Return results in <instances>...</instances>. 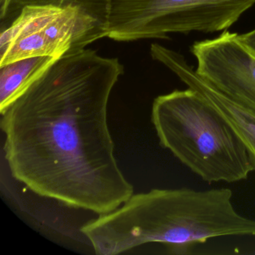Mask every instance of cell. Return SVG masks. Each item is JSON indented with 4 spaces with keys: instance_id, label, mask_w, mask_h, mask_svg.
Returning a JSON list of instances; mask_svg holds the SVG:
<instances>
[{
    "instance_id": "277c9868",
    "label": "cell",
    "mask_w": 255,
    "mask_h": 255,
    "mask_svg": "<svg viewBox=\"0 0 255 255\" xmlns=\"http://www.w3.org/2000/svg\"><path fill=\"white\" fill-rule=\"evenodd\" d=\"M110 0H0V65L59 59L108 38Z\"/></svg>"
},
{
    "instance_id": "52a82bcc",
    "label": "cell",
    "mask_w": 255,
    "mask_h": 255,
    "mask_svg": "<svg viewBox=\"0 0 255 255\" xmlns=\"http://www.w3.org/2000/svg\"><path fill=\"white\" fill-rule=\"evenodd\" d=\"M155 59L174 73L188 88L204 97L228 121L244 144L255 171V110L227 96L201 77L180 53L161 47L155 53Z\"/></svg>"
},
{
    "instance_id": "7a4b0ae2",
    "label": "cell",
    "mask_w": 255,
    "mask_h": 255,
    "mask_svg": "<svg viewBox=\"0 0 255 255\" xmlns=\"http://www.w3.org/2000/svg\"><path fill=\"white\" fill-rule=\"evenodd\" d=\"M228 188L153 189L133 194L80 231L98 255H119L147 243L177 253L216 237H255V220L238 213Z\"/></svg>"
},
{
    "instance_id": "6da1fadb",
    "label": "cell",
    "mask_w": 255,
    "mask_h": 255,
    "mask_svg": "<svg viewBox=\"0 0 255 255\" xmlns=\"http://www.w3.org/2000/svg\"><path fill=\"white\" fill-rule=\"evenodd\" d=\"M124 66L84 50L56 59L0 109L12 177L38 196L106 214L134 194L110 132V95Z\"/></svg>"
},
{
    "instance_id": "ba28073f",
    "label": "cell",
    "mask_w": 255,
    "mask_h": 255,
    "mask_svg": "<svg viewBox=\"0 0 255 255\" xmlns=\"http://www.w3.org/2000/svg\"><path fill=\"white\" fill-rule=\"evenodd\" d=\"M56 59L50 56H32L0 65V109L33 83Z\"/></svg>"
},
{
    "instance_id": "9c48e42d",
    "label": "cell",
    "mask_w": 255,
    "mask_h": 255,
    "mask_svg": "<svg viewBox=\"0 0 255 255\" xmlns=\"http://www.w3.org/2000/svg\"><path fill=\"white\" fill-rule=\"evenodd\" d=\"M239 42L255 58V29L243 35H237Z\"/></svg>"
},
{
    "instance_id": "8992f818",
    "label": "cell",
    "mask_w": 255,
    "mask_h": 255,
    "mask_svg": "<svg viewBox=\"0 0 255 255\" xmlns=\"http://www.w3.org/2000/svg\"><path fill=\"white\" fill-rule=\"evenodd\" d=\"M237 33L197 41L191 52L196 72L234 101L255 111V58L239 42Z\"/></svg>"
},
{
    "instance_id": "5b68a950",
    "label": "cell",
    "mask_w": 255,
    "mask_h": 255,
    "mask_svg": "<svg viewBox=\"0 0 255 255\" xmlns=\"http://www.w3.org/2000/svg\"><path fill=\"white\" fill-rule=\"evenodd\" d=\"M255 0H110L108 38H167L170 33L226 31Z\"/></svg>"
},
{
    "instance_id": "3957f363",
    "label": "cell",
    "mask_w": 255,
    "mask_h": 255,
    "mask_svg": "<svg viewBox=\"0 0 255 255\" xmlns=\"http://www.w3.org/2000/svg\"><path fill=\"white\" fill-rule=\"evenodd\" d=\"M151 122L159 144L207 183H236L254 171L234 128L194 89L155 98Z\"/></svg>"
}]
</instances>
